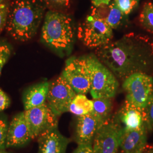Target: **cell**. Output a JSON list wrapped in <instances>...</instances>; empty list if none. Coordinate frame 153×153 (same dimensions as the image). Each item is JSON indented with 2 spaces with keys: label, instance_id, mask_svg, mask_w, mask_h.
<instances>
[{
  "label": "cell",
  "instance_id": "5",
  "mask_svg": "<svg viewBox=\"0 0 153 153\" xmlns=\"http://www.w3.org/2000/svg\"><path fill=\"white\" fill-rule=\"evenodd\" d=\"M78 37L86 47L97 48L111 42L113 37L112 28L93 9L79 25Z\"/></svg>",
  "mask_w": 153,
  "mask_h": 153
},
{
  "label": "cell",
  "instance_id": "23",
  "mask_svg": "<svg viewBox=\"0 0 153 153\" xmlns=\"http://www.w3.org/2000/svg\"><path fill=\"white\" fill-rule=\"evenodd\" d=\"M11 53V48L5 42H0V76L3 67L5 65Z\"/></svg>",
  "mask_w": 153,
  "mask_h": 153
},
{
  "label": "cell",
  "instance_id": "14",
  "mask_svg": "<svg viewBox=\"0 0 153 153\" xmlns=\"http://www.w3.org/2000/svg\"><path fill=\"white\" fill-rule=\"evenodd\" d=\"M38 153H66L71 140L64 136L58 128L48 131L38 137Z\"/></svg>",
  "mask_w": 153,
  "mask_h": 153
},
{
  "label": "cell",
  "instance_id": "3",
  "mask_svg": "<svg viewBox=\"0 0 153 153\" xmlns=\"http://www.w3.org/2000/svg\"><path fill=\"white\" fill-rule=\"evenodd\" d=\"M42 41L59 54L70 52L74 39L71 18L61 11L47 12L42 29Z\"/></svg>",
  "mask_w": 153,
  "mask_h": 153
},
{
  "label": "cell",
  "instance_id": "6",
  "mask_svg": "<svg viewBox=\"0 0 153 153\" xmlns=\"http://www.w3.org/2000/svg\"><path fill=\"white\" fill-rule=\"evenodd\" d=\"M123 88L126 100L144 109L153 96V78L146 73H135L124 81Z\"/></svg>",
  "mask_w": 153,
  "mask_h": 153
},
{
  "label": "cell",
  "instance_id": "15",
  "mask_svg": "<svg viewBox=\"0 0 153 153\" xmlns=\"http://www.w3.org/2000/svg\"><path fill=\"white\" fill-rule=\"evenodd\" d=\"M100 125L91 112L78 116L75 129V140L78 144H93Z\"/></svg>",
  "mask_w": 153,
  "mask_h": 153
},
{
  "label": "cell",
  "instance_id": "20",
  "mask_svg": "<svg viewBox=\"0 0 153 153\" xmlns=\"http://www.w3.org/2000/svg\"><path fill=\"white\" fill-rule=\"evenodd\" d=\"M139 20L142 27L153 33V4L145 3L142 7Z\"/></svg>",
  "mask_w": 153,
  "mask_h": 153
},
{
  "label": "cell",
  "instance_id": "32",
  "mask_svg": "<svg viewBox=\"0 0 153 153\" xmlns=\"http://www.w3.org/2000/svg\"><path fill=\"white\" fill-rule=\"evenodd\" d=\"M6 0H0V4H1L2 3H3L4 1H5Z\"/></svg>",
  "mask_w": 153,
  "mask_h": 153
},
{
  "label": "cell",
  "instance_id": "25",
  "mask_svg": "<svg viewBox=\"0 0 153 153\" xmlns=\"http://www.w3.org/2000/svg\"><path fill=\"white\" fill-rule=\"evenodd\" d=\"M10 4L5 1L0 4V33L6 27Z\"/></svg>",
  "mask_w": 153,
  "mask_h": 153
},
{
  "label": "cell",
  "instance_id": "31",
  "mask_svg": "<svg viewBox=\"0 0 153 153\" xmlns=\"http://www.w3.org/2000/svg\"><path fill=\"white\" fill-rule=\"evenodd\" d=\"M0 153H9L7 152H6L5 150H1L0 151Z\"/></svg>",
  "mask_w": 153,
  "mask_h": 153
},
{
  "label": "cell",
  "instance_id": "2",
  "mask_svg": "<svg viewBox=\"0 0 153 153\" xmlns=\"http://www.w3.org/2000/svg\"><path fill=\"white\" fill-rule=\"evenodd\" d=\"M42 0H13L6 30L14 40L27 42L36 33L45 10Z\"/></svg>",
  "mask_w": 153,
  "mask_h": 153
},
{
  "label": "cell",
  "instance_id": "8",
  "mask_svg": "<svg viewBox=\"0 0 153 153\" xmlns=\"http://www.w3.org/2000/svg\"><path fill=\"white\" fill-rule=\"evenodd\" d=\"M61 75L76 94L85 95L90 92V73L85 57H72L67 60Z\"/></svg>",
  "mask_w": 153,
  "mask_h": 153
},
{
  "label": "cell",
  "instance_id": "10",
  "mask_svg": "<svg viewBox=\"0 0 153 153\" xmlns=\"http://www.w3.org/2000/svg\"><path fill=\"white\" fill-rule=\"evenodd\" d=\"M76 94L62 75L50 83L47 103L59 117L68 112Z\"/></svg>",
  "mask_w": 153,
  "mask_h": 153
},
{
  "label": "cell",
  "instance_id": "29",
  "mask_svg": "<svg viewBox=\"0 0 153 153\" xmlns=\"http://www.w3.org/2000/svg\"><path fill=\"white\" fill-rule=\"evenodd\" d=\"M111 0H92V3L95 7H99L103 5H109Z\"/></svg>",
  "mask_w": 153,
  "mask_h": 153
},
{
  "label": "cell",
  "instance_id": "17",
  "mask_svg": "<svg viewBox=\"0 0 153 153\" xmlns=\"http://www.w3.org/2000/svg\"><path fill=\"white\" fill-rule=\"evenodd\" d=\"M104 7V5H103ZM105 12L100 9H95L99 16L103 18L112 29H116L123 24L124 15L116 5L115 2L109 3V5H105Z\"/></svg>",
  "mask_w": 153,
  "mask_h": 153
},
{
  "label": "cell",
  "instance_id": "12",
  "mask_svg": "<svg viewBox=\"0 0 153 153\" xmlns=\"http://www.w3.org/2000/svg\"><path fill=\"white\" fill-rule=\"evenodd\" d=\"M116 116L125 130H134L147 127L144 109L126 100Z\"/></svg>",
  "mask_w": 153,
  "mask_h": 153
},
{
  "label": "cell",
  "instance_id": "30",
  "mask_svg": "<svg viewBox=\"0 0 153 153\" xmlns=\"http://www.w3.org/2000/svg\"><path fill=\"white\" fill-rule=\"evenodd\" d=\"M143 153H153V146L146 149Z\"/></svg>",
  "mask_w": 153,
  "mask_h": 153
},
{
  "label": "cell",
  "instance_id": "7",
  "mask_svg": "<svg viewBox=\"0 0 153 153\" xmlns=\"http://www.w3.org/2000/svg\"><path fill=\"white\" fill-rule=\"evenodd\" d=\"M123 127L116 115L100 126L93 142L94 153H117Z\"/></svg>",
  "mask_w": 153,
  "mask_h": 153
},
{
  "label": "cell",
  "instance_id": "9",
  "mask_svg": "<svg viewBox=\"0 0 153 153\" xmlns=\"http://www.w3.org/2000/svg\"><path fill=\"white\" fill-rule=\"evenodd\" d=\"M27 122L32 140L45 132L58 128V117L45 102L41 105L25 110Z\"/></svg>",
  "mask_w": 153,
  "mask_h": 153
},
{
  "label": "cell",
  "instance_id": "26",
  "mask_svg": "<svg viewBox=\"0 0 153 153\" xmlns=\"http://www.w3.org/2000/svg\"><path fill=\"white\" fill-rule=\"evenodd\" d=\"M149 131L153 130V96L144 109Z\"/></svg>",
  "mask_w": 153,
  "mask_h": 153
},
{
  "label": "cell",
  "instance_id": "16",
  "mask_svg": "<svg viewBox=\"0 0 153 153\" xmlns=\"http://www.w3.org/2000/svg\"><path fill=\"white\" fill-rule=\"evenodd\" d=\"M49 82L44 81L28 88L23 97L25 110L45 103L49 91Z\"/></svg>",
  "mask_w": 153,
  "mask_h": 153
},
{
  "label": "cell",
  "instance_id": "19",
  "mask_svg": "<svg viewBox=\"0 0 153 153\" xmlns=\"http://www.w3.org/2000/svg\"><path fill=\"white\" fill-rule=\"evenodd\" d=\"M93 109V100H89L84 94H76L70 104L68 112L79 116L91 112Z\"/></svg>",
  "mask_w": 153,
  "mask_h": 153
},
{
  "label": "cell",
  "instance_id": "18",
  "mask_svg": "<svg viewBox=\"0 0 153 153\" xmlns=\"http://www.w3.org/2000/svg\"><path fill=\"white\" fill-rule=\"evenodd\" d=\"M112 98L94 99L91 113L98 121L100 126L109 120L112 117L113 108Z\"/></svg>",
  "mask_w": 153,
  "mask_h": 153
},
{
  "label": "cell",
  "instance_id": "11",
  "mask_svg": "<svg viewBox=\"0 0 153 153\" xmlns=\"http://www.w3.org/2000/svg\"><path fill=\"white\" fill-rule=\"evenodd\" d=\"M33 140L24 112L16 115L8 127L6 148L21 147Z\"/></svg>",
  "mask_w": 153,
  "mask_h": 153
},
{
  "label": "cell",
  "instance_id": "24",
  "mask_svg": "<svg viewBox=\"0 0 153 153\" xmlns=\"http://www.w3.org/2000/svg\"><path fill=\"white\" fill-rule=\"evenodd\" d=\"M9 126L6 119L0 117V151L6 149V138Z\"/></svg>",
  "mask_w": 153,
  "mask_h": 153
},
{
  "label": "cell",
  "instance_id": "28",
  "mask_svg": "<svg viewBox=\"0 0 153 153\" xmlns=\"http://www.w3.org/2000/svg\"><path fill=\"white\" fill-rule=\"evenodd\" d=\"M72 153H94L93 144H78L77 148Z\"/></svg>",
  "mask_w": 153,
  "mask_h": 153
},
{
  "label": "cell",
  "instance_id": "21",
  "mask_svg": "<svg viewBox=\"0 0 153 153\" xmlns=\"http://www.w3.org/2000/svg\"><path fill=\"white\" fill-rule=\"evenodd\" d=\"M45 5L51 10L61 11L65 10L70 7V0H42Z\"/></svg>",
  "mask_w": 153,
  "mask_h": 153
},
{
  "label": "cell",
  "instance_id": "34",
  "mask_svg": "<svg viewBox=\"0 0 153 153\" xmlns=\"http://www.w3.org/2000/svg\"><path fill=\"white\" fill-rule=\"evenodd\" d=\"M138 1H139V0H138Z\"/></svg>",
  "mask_w": 153,
  "mask_h": 153
},
{
  "label": "cell",
  "instance_id": "13",
  "mask_svg": "<svg viewBox=\"0 0 153 153\" xmlns=\"http://www.w3.org/2000/svg\"><path fill=\"white\" fill-rule=\"evenodd\" d=\"M147 127L134 130L123 129L120 148L124 153H143L147 147Z\"/></svg>",
  "mask_w": 153,
  "mask_h": 153
},
{
  "label": "cell",
  "instance_id": "22",
  "mask_svg": "<svg viewBox=\"0 0 153 153\" xmlns=\"http://www.w3.org/2000/svg\"><path fill=\"white\" fill-rule=\"evenodd\" d=\"M138 1V0H114L116 5L126 16L137 6Z\"/></svg>",
  "mask_w": 153,
  "mask_h": 153
},
{
  "label": "cell",
  "instance_id": "33",
  "mask_svg": "<svg viewBox=\"0 0 153 153\" xmlns=\"http://www.w3.org/2000/svg\"><path fill=\"white\" fill-rule=\"evenodd\" d=\"M117 153H124L122 151H121L120 152H118Z\"/></svg>",
  "mask_w": 153,
  "mask_h": 153
},
{
  "label": "cell",
  "instance_id": "1",
  "mask_svg": "<svg viewBox=\"0 0 153 153\" xmlns=\"http://www.w3.org/2000/svg\"><path fill=\"white\" fill-rule=\"evenodd\" d=\"M153 43L148 44L142 36L133 33L126 35L115 42L97 48L99 61L122 80L131 74L143 71L150 61Z\"/></svg>",
  "mask_w": 153,
  "mask_h": 153
},
{
  "label": "cell",
  "instance_id": "4",
  "mask_svg": "<svg viewBox=\"0 0 153 153\" xmlns=\"http://www.w3.org/2000/svg\"><path fill=\"white\" fill-rule=\"evenodd\" d=\"M85 58L90 73V93L93 99L114 98L119 86L117 78L97 56L90 55Z\"/></svg>",
  "mask_w": 153,
  "mask_h": 153
},
{
  "label": "cell",
  "instance_id": "27",
  "mask_svg": "<svg viewBox=\"0 0 153 153\" xmlns=\"http://www.w3.org/2000/svg\"><path fill=\"white\" fill-rule=\"evenodd\" d=\"M10 104V100L5 92L0 88V111L7 108Z\"/></svg>",
  "mask_w": 153,
  "mask_h": 153
}]
</instances>
